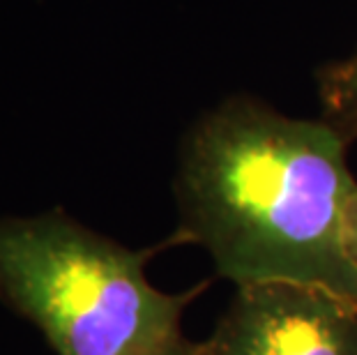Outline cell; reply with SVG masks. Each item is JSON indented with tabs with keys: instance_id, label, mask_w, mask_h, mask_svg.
<instances>
[{
	"instance_id": "3957f363",
	"label": "cell",
	"mask_w": 357,
	"mask_h": 355,
	"mask_svg": "<svg viewBox=\"0 0 357 355\" xmlns=\"http://www.w3.org/2000/svg\"><path fill=\"white\" fill-rule=\"evenodd\" d=\"M196 355H357V305L305 284L238 286Z\"/></svg>"
},
{
	"instance_id": "5b68a950",
	"label": "cell",
	"mask_w": 357,
	"mask_h": 355,
	"mask_svg": "<svg viewBox=\"0 0 357 355\" xmlns=\"http://www.w3.org/2000/svg\"><path fill=\"white\" fill-rule=\"evenodd\" d=\"M344 245H346V254L351 259L355 273H357V194L348 208L346 215V231H344Z\"/></svg>"
},
{
	"instance_id": "7a4b0ae2",
	"label": "cell",
	"mask_w": 357,
	"mask_h": 355,
	"mask_svg": "<svg viewBox=\"0 0 357 355\" xmlns=\"http://www.w3.org/2000/svg\"><path fill=\"white\" fill-rule=\"evenodd\" d=\"M146 261L60 210L0 219V300L56 355H196L182 332L196 291H159Z\"/></svg>"
},
{
	"instance_id": "6da1fadb",
	"label": "cell",
	"mask_w": 357,
	"mask_h": 355,
	"mask_svg": "<svg viewBox=\"0 0 357 355\" xmlns=\"http://www.w3.org/2000/svg\"><path fill=\"white\" fill-rule=\"evenodd\" d=\"M346 148V134L325 118H293L252 97L224 100L180 146V238L199 245L235 289L305 284L357 305L344 245L357 194Z\"/></svg>"
},
{
	"instance_id": "277c9868",
	"label": "cell",
	"mask_w": 357,
	"mask_h": 355,
	"mask_svg": "<svg viewBox=\"0 0 357 355\" xmlns=\"http://www.w3.org/2000/svg\"><path fill=\"white\" fill-rule=\"evenodd\" d=\"M318 100L323 118L346 134L357 137V54L334 60L318 74Z\"/></svg>"
}]
</instances>
